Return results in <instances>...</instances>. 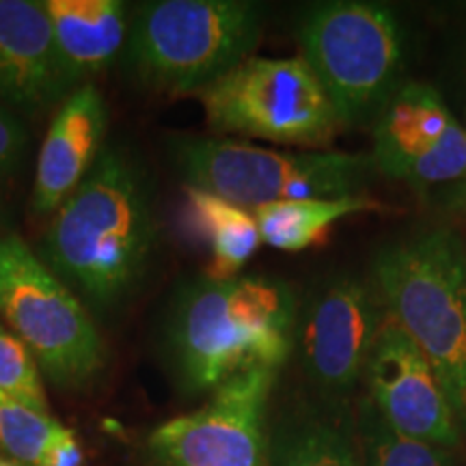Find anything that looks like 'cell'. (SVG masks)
I'll return each mask as SVG.
<instances>
[{"label": "cell", "instance_id": "1", "mask_svg": "<svg viewBox=\"0 0 466 466\" xmlns=\"http://www.w3.org/2000/svg\"><path fill=\"white\" fill-rule=\"evenodd\" d=\"M158 238L147 173L130 151L108 145L52 214L35 253L91 316L108 318L147 281Z\"/></svg>", "mask_w": 466, "mask_h": 466}, {"label": "cell", "instance_id": "2", "mask_svg": "<svg viewBox=\"0 0 466 466\" xmlns=\"http://www.w3.org/2000/svg\"><path fill=\"white\" fill-rule=\"evenodd\" d=\"M299 300L279 277L186 279L162 311L160 352L188 393H214L258 367L281 370L294 352Z\"/></svg>", "mask_w": 466, "mask_h": 466}, {"label": "cell", "instance_id": "3", "mask_svg": "<svg viewBox=\"0 0 466 466\" xmlns=\"http://www.w3.org/2000/svg\"><path fill=\"white\" fill-rule=\"evenodd\" d=\"M371 281L387 313L439 374L466 434V238L450 225L380 244Z\"/></svg>", "mask_w": 466, "mask_h": 466}, {"label": "cell", "instance_id": "4", "mask_svg": "<svg viewBox=\"0 0 466 466\" xmlns=\"http://www.w3.org/2000/svg\"><path fill=\"white\" fill-rule=\"evenodd\" d=\"M266 7L253 0H149L130 9L124 67L134 83L199 96L255 55Z\"/></svg>", "mask_w": 466, "mask_h": 466}, {"label": "cell", "instance_id": "5", "mask_svg": "<svg viewBox=\"0 0 466 466\" xmlns=\"http://www.w3.org/2000/svg\"><path fill=\"white\" fill-rule=\"evenodd\" d=\"M300 58L329 93L343 130L371 127L408 83L410 37L400 11L371 0L311 3L296 20Z\"/></svg>", "mask_w": 466, "mask_h": 466}, {"label": "cell", "instance_id": "6", "mask_svg": "<svg viewBox=\"0 0 466 466\" xmlns=\"http://www.w3.org/2000/svg\"><path fill=\"white\" fill-rule=\"evenodd\" d=\"M168 160L184 186L244 209L288 199L365 197L378 177L370 154L333 149H272L225 137L175 134Z\"/></svg>", "mask_w": 466, "mask_h": 466}, {"label": "cell", "instance_id": "7", "mask_svg": "<svg viewBox=\"0 0 466 466\" xmlns=\"http://www.w3.org/2000/svg\"><path fill=\"white\" fill-rule=\"evenodd\" d=\"M0 316L61 391L100 380L108 348L93 316L20 236L0 238Z\"/></svg>", "mask_w": 466, "mask_h": 466}, {"label": "cell", "instance_id": "8", "mask_svg": "<svg viewBox=\"0 0 466 466\" xmlns=\"http://www.w3.org/2000/svg\"><path fill=\"white\" fill-rule=\"evenodd\" d=\"M217 134L322 149L343 127L300 56H250L197 96Z\"/></svg>", "mask_w": 466, "mask_h": 466}, {"label": "cell", "instance_id": "9", "mask_svg": "<svg viewBox=\"0 0 466 466\" xmlns=\"http://www.w3.org/2000/svg\"><path fill=\"white\" fill-rule=\"evenodd\" d=\"M387 309L371 277L326 272L299 300L294 352L302 374L330 401H341L363 380Z\"/></svg>", "mask_w": 466, "mask_h": 466}, {"label": "cell", "instance_id": "10", "mask_svg": "<svg viewBox=\"0 0 466 466\" xmlns=\"http://www.w3.org/2000/svg\"><path fill=\"white\" fill-rule=\"evenodd\" d=\"M279 370L258 367L220 384L206 406L160 423L147 439L156 466H268V406Z\"/></svg>", "mask_w": 466, "mask_h": 466}, {"label": "cell", "instance_id": "11", "mask_svg": "<svg viewBox=\"0 0 466 466\" xmlns=\"http://www.w3.org/2000/svg\"><path fill=\"white\" fill-rule=\"evenodd\" d=\"M370 156L378 175L428 197L466 177V130L439 86L408 80L371 124Z\"/></svg>", "mask_w": 466, "mask_h": 466}, {"label": "cell", "instance_id": "12", "mask_svg": "<svg viewBox=\"0 0 466 466\" xmlns=\"http://www.w3.org/2000/svg\"><path fill=\"white\" fill-rule=\"evenodd\" d=\"M371 406L398 432L456 450L462 430L428 357L387 313L365 367Z\"/></svg>", "mask_w": 466, "mask_h": 466}, {"label": "cell", "instance_id": "13", "mask_svg": "<svg viewBox=\"0 0 466 466\" xmlns=\"http://www.w3.org/2000/svg\"><path fill=\"white\" fill-rule=\"evenodd\" d=\"M69 93L44 3L0 0V104L17 115H37Z\"/></svg>", "mask_w": 466, "mask_h": 466}, {"label": "cell", "instance_id": "14", "mask_svg": "<svg viewBox=\"0 0 466 466\" xmlns=\"http://www.w3.org/2000/svg\"><path fill=\"white\" fill-rule=\"evenodd\" d=\"M108 106L93 83L80 85L66 97L46 132L37 156L31 208L37 217H52L83 184L104 151Z\"/></svg>", "mask_w": 466, "mask_h": 466}, {"label": "cell", "instance_id": "15", "mask_svg": "<svg viewBox=\"0 0 466 466\" xmlns=\"http://www.w3.org/2000/svg\"><path fill=\"white\" fill-rule=\"evenodd\" d=\"M56 61L74 89L106 72L124 52L130 9L121 0H44Z\"/></svg>", "mask_w": 466, "mask_h": 466}, {"label": "cell", "instance_id": "16", "mask_svg": "<svg viewBox=\"0 0 466 466\" xmlns=\"http://www.w3.org/2000/svg\"><path fill=\"white\" fill-rule=\"evenodd\" d=\"M184 197L192 231L208 244V275L214 279L240 275L264 244L253 212L190 186H184Z\"/></svg>", "mask_w": 466, "mask_h": 466}, {"label": "cell", "instance_id": "17", "mask_svg": "<svg viewBox=\"0 0 466 466\" xmlns=\"http://www.w3.org/2000/svg\"><path fill=\"white\" fill-rule=\"evenodd\" d=\"M382 206L370 197L335 199H288L250 209L258 220L261 240L283 253H300L329 240L337 223L365 212H380Z\"/></svg>", "mask_w": 466, "mask_h": 466}, {"label": "cell", "instance_id": "18", "mask_svg": "<svg viewBox=\"0 0 466 466\" xmlns=\"http://www.w3.org/2000/svg\"><path fill=\"white\" fill-rule=\"evenodd\" d=\"M268 466H360V456L341 423L311 415L272 436Z\"/></svg>", "mask_w": 466, "mask_h": 466}, {"label": "cell", "instance_id": "19", "mask_svg": "<svg viewBox=\"0 0 466 466\" xmlns=\"http://www.w3.org/2000/svg\"><path fill=\"white\" fill-rule=\"evenodd\" d=\"M360 466H456L451 450L398 432L363 401L359 415Z\"/></svg>", "mask_w": 466, "mask_h": 466}, {"label": "cell", "instance_id": "20", "mask_svg": "<svg viewBox=\"0 0 466 466\" xmlns=\"http://www.w3.org/2000/svg\"><path fill=\"white\" fill-rule=\"evenodd\" d=\"M63 423L0 393V450L15 462L37 466Z\"/></svg>", "mask_w": 466, "mask_h": 466}, {"label": "cell", "instance_id": "21", "mask_svg": "<svg viewBox=\"0 0 466 466\" xmlns=\"http://www.w3.org/2000/svg\"><path fill=\"white\" fill-rule=\"evenodd\" d=\"M0 393L33 410L50 412L46 400L44 376L31 350L9 329L0 324Z\"/></svg>", "mask_w": 466, "mask_h": 466}, {"label": "cell", "instance_id": "22", "mask_svg": "<svg viewBox=\"0 0 466 466\" xmlns=\"http://www.w3.org/2000/svg\"><path fill=\"white\" fill-rule=\"evenodd\" d=\"M28 149V132L22 116L0 104V197L20 173Z\"/></svg>", "mask_w": 466, "mask_h": 466}, {"label": "cell", "instance_id": "23", "mask_svg": "<svg viewBox=\"0 0 466 466\" xmlns=\"http://www.w3.org/2000/svg\"><path fill=\"white\" fill-rule=\"evenodd\" d=\"M445 83L447 91L466 106V25L458 28L447 46Z\"/></svg>", "mask_w": 466, "mask_h": 466}, {"label": "cell", "instance_id": "24", "mask_svg": "<svg viewBox=\"0 0 466 466\" xmlns=\"http://www.w3.org/2000/svg\"><path fill=\"white\" fill-rule=\"evenodd\" d=\"M37 466H85V451L74 430L63 425L50 445L46 447Z\"/></svg>", "mask_w": 466, "mask_h": 466}, {"label": "cell", "instance_id": "25", "mask_svg": "<svg viewBox=\"0 0 466 466\" xmlns=\"http://www.w3.org/2000/svg\"><path fill=\"white\" fill-rule=\"evenodd\" d=\"M428 199L445 217L466 223V177L456 184L445 186V188L430 192Z\"/></svg>", "mask_w": 466, "mask_h": 466}, {"label": "cell", "instance_id": "26", "mask_svg": "<svg viewBox=\"0 0 466 466\" xmlns=\"http://www.w3.org/2000/svg\"><path fill=\"white\" fill-rule=\"evenodd\" d=\"M0 466H20V464L14 462V460H0Z\"/></svg>", "mask_w": 466, "mask_h": 466}]
</instances>
